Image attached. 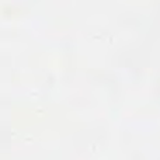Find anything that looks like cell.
Instances as JSON below:
<instances>
[]
</instances>
